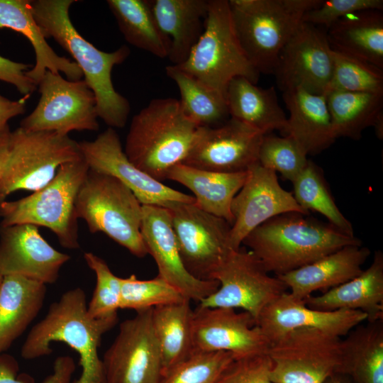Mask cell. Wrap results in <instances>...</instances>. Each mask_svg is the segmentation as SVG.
I'll use <instances>...</instances> for the list:
<instances>
[{"mask_svg": "<svg viewBox=\"0 0 383 383\" xmlns=\"http://www.w3.org/2000/svg\"><path fill=\"white\" fill-rule=\"evenodd\" d=\"M141 235L156 262L158 274L187 299L199 303L215 292L219 283L192 275L182 260L172 229L170 211L159 206L142 205Z\"/></svg>", "mask_w": 383, "mask_h": 383, "instance_id": "obj_20", "label": "cell"}, {"mask_svg": "<svg viewBox=\"0 0 383 383\" xmlns=\"http://www.w3.org/2000/svg\"><path fill=\"white\" fill-rule=\"evenodd\" d=\"M231 213L230 245L233 250L240 248L252 231L274 217L288 213L309 215L292 192L280 186L277 173L259 163L248 170L245 184L233 200Z\"/></svg>", "mask_w": 383, "mask_h": 383, "instance_id": "obj_18", "label": "cell"}, {"mask_svg": "<svg viewBox=\"0 0 383 383\" xmlns=\"http://www.w3.org/2000/svg\"><path fill=\"white\" fill-rule=\"evenodd\" d=\"M153 309L121 322L104 355L105 383H160L161 356L152 324Z\"/></svg>", "mask_w": 383, "mask_h": 383, "instance_id": "obj_14", "label": "cell"}, {"mask_svg": "<svg viewBox=\"0 0 383 383\" xmlns=\"http://www.w3.org/2000/svg\"><path fill=\"white\" fill-rule=\"evenodd\" d=\"M307 155L290 136L264 135L258 152V163L265 168L279 173L293 182L308 162Z\"/></svg>", "mask_w": 383, "mask_h": 383, "instance_id": "obj_40", "label": "cell"}, {"mask_svg": "<svg viewBox=\"0 0 383 383\" xmlns=\"http://www.w3.org/2000/svg\"><path fill=\"white\" fill-rule=\"evenodd\" d=\"M332 57L329 91L383 93V69L333 48Z\"/></svg>", "mask_w": 383, "mask_h": 383, "instance_id": "obj_38", "label": "cell"}, {"mask_svg": "<svg viewBox=\"0 0 383 383\" xmlns=\"http://www.w3.org/2000/svg\"><path fill=\"white\" fill-rule=\"evenodd\" d=\"M288 213L274 217L252 231L242 244L269 273L279 276L306 265L343 247L362 245L330 223Z\"/></svg>", "mask_w": 383, "mask_h": 383, "instance_id": "obj_3", "label": "cell"}, {"mask_svg": "<svg viewBox=\"0 0 383 383\" xmlns=\"http://www.w3.org/2000/svg\"><path fill=\"white\" fill-rule=\"evenodd\" d=\"M166 74L177 84L178 99L184 115L199 127H211L226 121L229 116L226 96L172 65Z\"/></svg>", "mask_w": 383, "mask_h": 383, "instance_id": "obj_36", "label": "cell"}, {"mask_svg": "<svg viewBox=\"0 0 383 383\" xmlns=\"http://www.w3.org/2000/svg\"><path fill=\"white\" fill-rule=\"evenodd\" d=\"M38 86L39 101L21 120V128L61 135L73 131L99 130L96 99L84 79L69 80L60 73L46 71Z\"/></svg>", "mask_w": 383, "mask_h": 383, "instance_id": "obj_11", "label": "cell"}, {"mask_svg": "<svg viewBox=\"0 0 383 383\" xmlns=\"http://www.w3.org/2000/svg\"><path fill=\"white\" fill-rule=\"evenodd\" d=\"M293 195L298 204L307 213L313 211L323 216L328 223L340 231L354 235L351 223L337 206L321 170L312 161L308 162L292 182Z\"/></svg>", "mask_w": 383, "mask_h": 383, "instance_id": "obj_37", "label": "cell"}, {"mask_svg": "<svg viewBox=\"0 0 383 383\" xmlns=\"http://www.w3.org/2000/svg\"><path fill=\"white\" fill-rule=\"evenodd\" d=\"M84 258L96 277L95 289L87 304L89 316L100 318L117 313L120 309L121 277L116 276L105 260L96 255L85 252Z\"/></svg>", "mask_w": 383, "mask_h": 383, "instance_id": "obj_42", "label": "cell"}, {"mask_svg": "<svg viewBox=\"0 0 383 383\" xmlns=\"http://www.w3.org/2000/svg\"><path fill=\"white\" fill-rule=\"evenodd\" d=\"M76 0L30 1L31 11L45 38H52L74 60L96 99L98 116L110 128H122L131 111L128 100L114 88L112 70L130 55L125 45L111 52L96 48L84 38L70 18Z\"/></svg>", "mask_w": 383, "mask_h": 383, "instance_id": "obj_1", "label": "cell"}, {"mask_svg": "<svg viewBox=\"0 0 383 383\" xmlns=\"http://www.w3.org/2000/svg\"><path fill=\"white\" fill-rule=\"evenodd\" d=\"M226 99L231 118L264 134L274 130L286 133L287 118L273 87L263 89L245 77H236L226 88Z\"/></svg>", "mask_w": 383, "mask_h": 383, "instance_id": "obj_30", "label": "cell"}, {"mask_svg": "<svg viewBox=\"0 0 383 383\" xmlns=\"http://www.w3.org/2000/svg\"><path fill=\"white\" fill-rule=\"evenodd\" d=\"M382 322L360 324L341 340L337 374L350 377L354 383H383Z\"/></svg>", "mask_w": 383, "mask_h": 383, "instance_id": "obj_32", "label": "cell"}, {"mask_svg": "<svg viewBox=\"0 0 383 383\" xmlns=\"http://www.w3.org/2000/svg\"><path fill=\"white\" fill-rule=\"evenodd\" d=\"M326 96L336 138L358 140L383 118V93L330 90Z\"/></svg>", "mask_w": 383, "mask_h": 383, "instance_id": "obj_34", "label": "cell"}, {"mask_svg": "<svg viewBox=\"0 0 383 383\" xmlns=\"http://www.w3.org/2000/svg\"><path fill=\"white\" fill-rule=\"evenodd\" d=\"M218 288L198 305L209 308L241 309L255 323L271 302L287 292L285 284L272 277L249 250H233L212 276Z\"/></svg>", "mask_w": 383, "mask_h": 383, "instance_id": "obj_13", "label": "cell"}, {"mask_svg": "<svg viewBox=\"0 0 383 383\" xmlns=\"http://www.w3.org/2000/svg\"><path fill=\"white\" fill-rule=\"evenodd\" d=\"M30 96H23L18 100H11L0 94V131L9 126L10 119L23 114L26 100Z\"/></svg>", "mask_w": 383, "mask_h": 383, "instance_id": "obj_47", "label": "cell"}, {"mask_svg": "<svg viewBox=\"0 0 383 383\" xmlns=\"http://www.w3.org/2000/svg\"><path fill=\"white\" fill-rule=\"evenodd\" d=\"M323 383H351L349 377L341 374H334L328 378Z\"/></svg>", "mask_w": 383, "mask_h": 383, "instance_id": "obj_49", "label": "cell"}, {"mask_svg": "<svg viewBox=\"0 0 383 383\" xmlns=\"http://www.w3.org/2000/svg\"><path fill=\"white\" fill-rule=\"evenodd\" d=\"M318 0H230L240 45L259 73H274L279 54Z\"/></svg>", "mask_w": 383, "mask_h": 383, "instance_id": "obj_5", "label": "cell"}, {"mask_svg": "<svg viewBox=\"0 0 383 383\" xmlns=\"http://www.w3.org/2000/svg\"><path fill=\"white\" fill-rule=\"evenodd\" d=\"M370 254L362 245H346L277 277L294 298L304 300L316 291L333 288L359 275Z\"/></svg>", "mask_w": 383, "mask_h": 383, "instance_id": "obj_23", "label": "cell"}, {"mask_svg": "<svg viewBox=\"0 0 383 383\" xmlns=\"http://www.w3.org/2000/svg\"><path fill=\"white\" fill-rule=\"evenodd\" d=\"M91 170L111 175L126 185L142 205L168 209L176 203L194 202V196L175 190L150 177L127 157L116 130L109 127L92 141L79 143Z\"/></svg>", "mask_w": 383, "mask_h": 383, "instance_id": "obj_15", "label": "cell"}, {"mask_svg": "<svg viewBox=\"0 0 383 383\" xmlns=\"http://www.w3.org/2000/svg\"><path fill=\"white\" fill-rule=\"evenodd\" d=\"M231 352H194L162 377L160 383H215L234 358Z\"/></svg>", "mask_w": 383, "mask_h": 383, "instance_id": "obj_41", "label": "cell"}, {"mask_svg": "<svg viewBox=\"0 0 383 383\" xmlns=\"http://www.w3.org/2000/svg\"><path fill=\"white\" fill-rule=\"evenodd\" d=\"M182 294L159 275L151 279H138L135 274L121 277L120 309L136 312L180 302Z\"/></svg>", "mask_w": 383, "mask_h": 383, "instance_id": "obj_39", "label": "cell"}, {"mask_svg": "<svg viewBox=\"0 0 383 383\" xmlns=\"http://www.w3.org/2000/svg\"><path fill=\"white\" fill-rule=\"evenodd\" d=\"M289 111L286 135H290L308 155L328 148L336 138L326 95L296 89L283 91Z\"/></svg>", "mask_w": 383, "mask_h": 383, "instance_id": "obj_27", "label": "cell"}, {"mask_svg": "<svg viewBox=\"0 0 383 383\" xmlns=\"http://www.w3.org/2000/svg\"><path fill=\"white\" fill-rule=\"evenodd\" d=\"M11 132L9 126L0 131V177L9 157Z\"/></svg>", "mask_w": 383, "mask_h": 383, "instance_id": "obj_48", "label": "cell"}, {"mask_svg": "<svg viewBox=\"0 0 383 383\" xmlns=\"http://www.w3.org/2000/svg\"><path fill=\"white\" fill-rule=\"evenodd\" d=\"M333 67L332 48L326 34L302 22L281 51L273 74L283 91L300 89L326 95Z\"/></svg>", "mask_w": 383, "mask_h": 383, "instance_id": "obj_16", "label": "cell"}, {"mask_svg": "<svg viewBox=\"0 0 383 383\" xmlns=\"http://www.w3.org/2000/svg\"><path fill=\"white\" fill-rule=\"evenodd\" d=\"M248 174V171L219 172L179 163L169 171L167 179L188 188L194 194V203L198 207L232 225L231 204L245 184Z\"/></svg>", "mask_w": 383, "mask_h": 383, "instance_id": "obj_29", "label": "cell"}, {"mask_svg": "<svg viewBox=\"0 0 383 383\" xmlns=\"http://www.w3.org/2000/svg\"><path fill=\"white\" fill-rule=\"evenodd\" d=\"M117 313L91 318L87 313L84 291L75 287L50 304L45 317L29 331L21 357L33 360L52 353V342L68 345L79 355L82 373L72 383H105L102 360L98 355L101 338L118 322Z\"/></svg>", "mask_w": 383, "mask_h": 383, "instance_id": "obj_2", "label": "cell"}, {"mask_svg": "<svg viewBox=\"0 0 383 383\" xmlns=\"http://www.w3.org/2000/svg\"><path fill=\"white\" fill-rule=\"evenodd\" d=\"M30 67L0 55V80L11 84L23 96H30L37 85L26 75Z\"/></svg>", "mask_w": 383, "mask_h": 383, "instance_id": "obj_46", "label": "cell"}, {"mask_svg": "<svg viewBox=\"0 0 383 383\" xmlns=\"http://www.w3.org/2000/svg\"><path fill=\"white\" fill-rule=\"evenodd\" d=\"M366 320L367 316L360 311H328L309 308L304 300L286 292L264 309L256 326L271 343L289 331L301 328L319 329L340 338Z\"/></svg>", "mask_w": 383, "mask_h": 383, "instance_id": "obj_22", "label": "cell"}, {"mask_svg": "<svg viewBox=\"0 0 383 383\" xmlns=\"http://www.w3.org/2000/svg\"><path fill=\"white\" fill-rule=\"evenodd\" d=\"M326 34L331 47L383 69V14L367 10L348 15Z\"/></svg>", "mask_w": 383, "mask_h": 383, "instance_id": "obj_31", "label": "cell"}, {"mask_svg": "<svg viewBox=\"0 0 383 383\" xmlns=\"http://www.w3.org/2000/svg\"><path fill=\"white\" fill-rule=\"evenodd\" d=\"M383 9L382 0H318L306 11L302 22L313 26H323L328 29L338 20L355 13Z\"/></svg>", "mask_w": 383, "mask_h": 383, "instance_id": "obj_43", "label": "cell"}, {"mask_svg": "<svg viewBox=\"0 0 383 383\" xmlns=\"http://www.w3.org/2000/svg\"><path fill=\"white\" fill-rule=\"evenodd\" d=\"M190 301L153 308L152 324L162 365V377L193 353Z\"/></svg>", "mask_w": 383, "mask_h": 383, "instance_id": "obj_33", "label": "cell"}, {"mask_svg": "<svg viewBox=\"0 0 383 383\" xmlns=\"http://www.w3.org/2000/svg\"><path fill=\"white\" fill-rule=\"evenodd\" d=\"M194 352L227 351L235 357L267 353L270 345L252 316L231 308L193 310Z\"/></svg>", "mask_w": 383, "mask_h": 383, "instance_id": "obj_19", "label": "cell"}, {"mask_svg": "<svg viewBox=\"0 0 383 383\" xmlns=\"http://www.w3.org/2000/svg\"><path fill=\"white\" fill-rule=\"evenodd\" d=\"M106 3L128 43L156 57H168L169 44L156 23L150 0H108Z\"/></svg>", "mask_w": 383, "mask_h": 383, "instance_id": "obj_35", "label": "cell"}, {"mask_svg": "<svg viewBox=\"0 0 383 383\" xmlns=\"http://www.w3.org/2000/svg\"><path fill=\"white\" fill-rule=\"evenodd\" d=\"M272 362L267 353L235 357L215 383H272Z\"/></svg>", "mask_w": 383, "mask_h": 383, "instance_id": "obj_44", "label": "cell"}, {"mask_svg": "<svg viewBox=\"0 0 383 383\" xmlns=\"http://www.w3.org/2000/svg\"><path fill=\"white\" fill-rule=\"evenodd\" d=\"M156 23L169 44L174 65L186 60L205 26L209 0H150Z\"/></svg>", "mask_w": 383, "mask_h": 383, "instance_id": "obj_26", "label": "cell"}, {"mask_svg": "<svg viewBox=\"0 0 383 383\" xmlns=\"http://www.w3.org/2000/svg\"><path fill=\"white\" fill-rule=\"evenodd\" d=\"M341 338L316 328L294 329L270 343L272 383H323L337 374Z\"/></svg>", "mask_w": 383, "mask_h": 383, "instance_id": "obj_10", "label": "cell"}, {"mask_svg": "<svg viewBox=\"0 0 383 383\" xmlns=\"http://www.w3.org/2000/svg\"><path fill=\"white\" fill-rule=\"evenodd\" d=\"M46 284L18 274L4 275L0 284V354L9 349L42 309Z\"/></svg>", "mask_w": 383, "mask_h": 383, "instance_id": "obj_28", "label": "cell"}, {"mask_svg": "<svg viewBox=\"0 0 383 383\" xmlns=\"http://www.w3.org/2000/svg\"><path fill=\"white\" fill-rule=\"evenodd\" d=\"M75 211L91 233H104L138 257L148 255L140 233L142 204L118 179L89 169Z\"/></svg>", "mask_w": 383, "mask_h": 383, "instance_id": "obj_7", "label": "cell"}, {"mask_svg": "<svg viewBox=\"0 0 383 383\" xmlns=\"http://www.w3.org/2000/svg\"><path fill=\"white\" fill-rule=\"evenodd\" d=\"M82 157L79 143L68 135L16 128L11 132L9 157L0 177V203L18 190H39L61 165Z\"/></svg>", "mask_w": 383, "mask_h": 383, "instance_id": "obj_9", "label": "cell"}, {"mask_svg": "<svg viewBox=\"0 0 383 383\" xmlns=\"http://www.w3.org/2000/svg\"><path fill=\"white\" fill-rule=\"evenodd\" d=\"M264 133L231 118L211 127H199L192 148L182 162L201 170L241 172L258 163Z\"/></svg>", "mask_w": 383, "mask_h": 383, "instance_id": "obj_17", "label": "cell"}, {"mask_svg": "<svg viewBox=\"0 0 383 383\" xmlns=\"http://www.w3.org/2000/svg\"><path fill=\"white\" fill-rule=\"evenodd\" d=\"M176 66L225 96L233 78L256 84L260 75L240 45L227 0H209L204 30L186 60Z\"/></svg>", "mask_w": 383, "mask_h": 383, "instance_id": "obj_8", "label": "cell"}, {"mask_svg": "<svg viewBox=\"0 0 383 383\" xmlns=\"http://www.w3.org/2000/svg\"><path fill=\"white\" fill-rule=\"evenodd\" d=\"M89 170L83 157L65 163L43 188L17 200L1 201L0 226H43L55 234L62 247L79 248L75 204Z\"/></svg>", "mask_w": 383, "mask_h": 383, "instance_id": "obj_6", "label": "cell"}, {"mask_svg": "<svg viewBox=\"0 0 383 383\" xmlns=\"http://www.w3.org/2000/svg\"><path fill=\"white\" fill-rule=\"evenodd\" d=\"M70 259L59 252L31 224L0 226V272L21 275L45 284L58 279L61 267Z\"/></svg>", "mask_w": 383, "mask_h": 383, "instance_id": "obj_21", "label": "cell"}, {"mask_svg": "<svg viewBox=\"0 0 383 383\" xmlns=\"http://www.w3.org/2000/svg\"><path fill=\"white\" fill-rule=\"evenodd\" d=\"M75 363L70 356L57 357L53 364L52 372L42 383H72ZM19 367L11 355L0 354V383H34L27 375L18 376Z\"/></svg>", "mask_w": 383, "mask_h": 383, "instance_id": "obj_45", "label": "cell"}, {"mask_svg": "<svg viewBox=\"0 0 383 383\" xmlns=\"http://www.w3.org/2000/svg\"><path fill=\"white\" fill-rule=\"evenodd\" d=\"M2 279H3V275H2V274H1V272H0V284H1V282Z\"/></svg>", "mask_w": 383, "mask_h": 383, "instance_id": "obj_50", "label": "cell"}, {"mask_svg": "<svg viewBox=\"0 0 383 383\" xmlns=\"http://www.w3.org/2000/svg\"><path fill=\"white\" fill-rule=\"evenodd\" d=\"M167 209L184 267L197 279L212 280L233 250L230 245L231 225L194 202L176 203Z\"/></svg>", "mask_w": 383, "mask_h": 383, "instance_id": "obj_12", "label": "cell"}, {"mask_svg": "<svg viewBox=\"0 0 383 383\" xmlns=\"http://www.w3.org/2000/svg\"><path fill=\"white\" fill-rule=\"evenodd\" d=\"M9 28L23 35L30 41L35 55V64L26 75L38 86L46 71L62 72L69 80L82 79L78 65L58 55L49 45L33 15L28 0H0V29Z\"/></svg>", "mask_w": 383, "mask_h": 383, "instance_id": "obj_25", "label": "cell"}, {"mask_svg": "<svg viewBox=\"0 0 383 383\" xmlns=\"http://www.w3.org/2000/svg\"><path fill=\"white\" fill-rule=\"evenodd\" d=\"M198 128L178 99H154L133 117L124 152L138 168L162 182L174 166L184 161Z\"/></svg>", "mask_w": 383, "mask_h": 383, "instance_id": "obj_4", "label": "cell"}, {"mask_svg": "<svg viewBox=\"0 0 383 383\" xmlns=\"http://www.w3.org/2000/svg\"><path fill=\"white\" fill-rule=\"evenodd\" d=\"M305 304L320 311H360L367 322L383 320V254L377 250L366 270L321 295L307 296Z\"/></svg>", "mask_w": 383, "mask_h": 383, "instance_id": "obj_24", "label": "cell"}]
</instances>
